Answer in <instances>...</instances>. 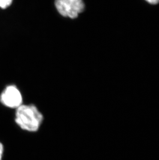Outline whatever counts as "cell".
Instances as JSON below:
<instances>
[{
	"instance_id": "1",
	"label": "cell",
	"mask_w": 159,
	"mask_h": 160,
	"mask_svg": "<svg viewBox=\"0 0 159 160\" xmlns=\"http://www.w3.org/2000/svg\"><path fill=\"white\" fill-rule=\"evenodd\" d=\"M44 119L42 113L34 105L22 104L16 109V123L25 131L32 133L38 131Z\"/></svg>"
},
{
	"instance_id": "4",
	"label": "cell",
	"mask_w": 159,
	"mask_h": 160,
	"mask_svg": "<svg viewBox=\"0 0 159 160\" xmlns=\"http://www.w3.org/2000/svg\"><path fill=\"white\" fill-rule=\"evenodd\" d=\"M13 0H0V8H6L10 6Z\"/></svg>"
},
{
	"instance_id": "5",
	"label": "cell",
	"mask_w": 159,
	"mask_h": 160,
	"mask_svg": "<svg viewBox=\"0 0 159 160\" xmlns=\"http://www.w3.org/2000/svg\"><path fill=\"white\" fill-rule=\"evenodd\" d=\"M144 1L151 5H157L159 4V0H144Z\"/></svg>"
},
{
	"instance_id": "2",
	"label": "cell",
	"mask_w": 159,
	"mask_h": 160,
	"mask_svg": "<svg viewBox=\"0 0 159 160\" xmlns=\"http://www.w3.org/2000/svg\"><path fill=\"white\" fill-rule=\"evenodd\" d=\"M58 12L63 17L75 19L85 8L83 0H55Z\"/></svg>"
},
{
	"instance_id": "3",
	"label": "cell",
	"mask_w": 159,
	"mask_h": 160,
	"mask_svg": "<svg viewBox=\"0 0 159 160\" xmlns=\"http://www.w3.org/2000/svg\"><path fill=\"white\" fill-rule=\"evenodd\" d=\"M0 101L5 106L16 109L23 104L22 96L19 90L12 85L7 87L2 93Z\"/></svg>"
},
{
	"instance_id": "6",
	"label": "cell",
	"mask_w": 159,
	"mask_h": 160,
	"mask_svg": "<svg viewBox=\"0 0 159 160\" xmlns=\"http://www.w3.org/2000/svg\"><path fill=\"white\" fill-rule=\"evenodd\" d=\"M3 153H4V146L3 144L0 142V160H2Z\"/></svg>"
}]
</instances>
